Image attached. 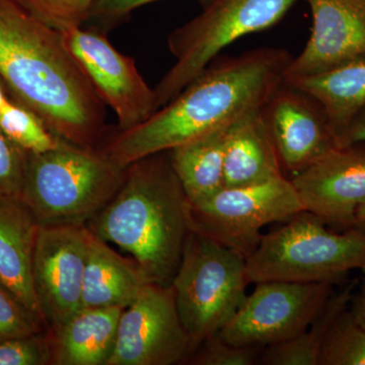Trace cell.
Returning a JSON list of instances; mask_svg holds the SVG:
<instances>
[{"label": "cell", "instance_id": "obj_1", "mask_svg": "<svg viewBox=\"0 0 365 365\" xmlns=\"http://www.w3.org/2000/svg\"><path fill=\"white\" fill-rule=\"evenodd\" d=\"M294 57L262 47L215 58L167 105L133 128L115 127L101 146L120 167L228 128L259 111L284 81Z\"/></svg>", "mask_w": 365, "mask_h": 365}, {"label": "cell", "instance_id": "obj_2", "mask_svg": "<svg viewBox=\"0 0 365 365\" xmlns=\"http://www.w3.org/2000/svg\"><path fill=\"white\" fill-rule=\"evenodd\" d=\"M0 78L59 138L96 146L104 137L107 106L63 34L37 20L16 0H0Z\"/></svg>", "mask_w": 365, "mask_h": 365}, {"label": "cell", "instance_id": "obj_3", "mask_svg": "<svg viewBox=\"0 0 365 365\" xmlns=\"http://www.w3.org/2000/svg\"><path fill=\"white\" fill-rule=\"evenodd\" d=\"M88 230L133 257L150 282L170 287L191 232L190 201L169 151L126 168L121 186Z\"/></svg>", "mask_w": 365, "mask_h": 365}, {"label": "cell", "instance_id": "obj_4", "mask_svg": "<svg viewBox=\"0 0 365 365\" xmlns=\"http://www.w3.org/2000/svg\"><path fill=\"white\" fill-rule=\"evenodd\" d=\"M125 173L97 145L61 140L44 153H26L20 198L40 227H79L111 200Z\"/></svg>", "mask_w": 365, "mask_h": 365}, {"label": "cell", "instance_id": "obj_5", "mask_svg": "<svg viewBox=\"0 0 365 365\" xmlns=\"http://www.w3.org/2000/svg\"><path fill=\"white\" fill-rule=\"evenodd\" d=\"M287 225L262 235L246 259L249 283L263 281L337 282L352 270L365 271V232H335L318 216L302 211Z\"/></svg>", "mask_w": 365, "mask_h": 365}, {"label": "cell", "instance_id": "obj_6", "mask_svg": "<svg viewBox=\"0 0 365 365\" xmlns=\"http://www.w3.org/2000/svg\"><path fill=\"white\" fill-rule=\"evenodd\" d=\"M248 284L242 254L191 230L170 285L193 348L230 323L248 295Z\"/></svg>", "mask_w": 365, "mask_h": 365}, {"label": "cell", "instance_id": "obj_7", "mask_svg": "<svg viewBox=\"0 0 365 365\" xmlns=\"http://www.w3.org/2000/svg\"><path fill=\"white\" fill-rule=\"evenodd\" d=\"M297 0H206L202 11L168 37L175 63L155 88L158 109L167 105L222 50L278 23Z\"/></svg>", "mask_w": 365, "mask_h": 365}, {"label": "cell", "instance_id": "obj_8", "mask_svg": "<svg viewBox=\"0 0 365 365\" xmlns=\"http://www.w3.org/2000/svg\"><path fill=\"white\" fill-rule=\"evenodd\" d=\"M304 210L289 178L283 176L241 187H225L215 195L190 203L191 230L248 258L262 239V230L287 222Z\"/></svg>", "mask_w": 365, "mask_h": 365}, {"label": "cell", "instance_id": "obj_9", "mask_svg": "<svg viewBox=\"0 0 365 365\" xmlns=\"http://www.w3.org/2000/svg\"><path fill=\"white\" fill-rule=\"evenodd\" d=\"M334 292L332 283H256L220 335L237 346H270L292 339L318 316Z\"/></svg>", "mask_w": 365, "mask_h": 365}, {"label": "cell", "instance_id": "obj_10", "mask_svg": "<svg viewBox=\"0 0 365 365\" xmlns=\"http://www.w3.org/2000/svg\"><path fill=\"white\" fill-rule=\"evenodd\" d=\"M62 34L98 97L116 114V128H133L157 111L155 88L141 76L135 59L118 51L107 33L81 26Z\"/></svg>", "mask_w": 365, "mask_h": 365}, {"label": "cell", "instance_id": "obj_11", "mask_svg": "<svg viewBox=\"0 0 365 365\" xmlns=\"http://www.w3.org/2000/svg\"><path fill=\"white\" fill-rule=\"evenodd\" d=\"M193 350L172 285L150 283L122 313L107 365H172Z\"/></svg>", "mask_w": 365, "mask_h": 365}, {"label": "cell", "instance_id": "obj_12", "mask_svg": "<svg viewBox=\"0 0 365 365\" xmlns=\"http://www.w3.org/2000/svg\"><path fill=\"white\" fill-rule=\"evenodd\" d=\"M91 230L40 227L33 260V285L41 314L53 336L83 309V276Z\"/></svg>", "mask_w": 365, "mask_h": 365}, {"label": "cell", "instance_id": "obj_13", "mask_svg": "<svg viewBox=\"0 0 365 365\" xmlns=\"http://www.w3.org/2000/svg\"><path fill=\"white\" fill-rule=\"evenodd\" d=\"M289 179L304 210L349 230L365 202V141L334 148Z\"/></svg>", "mask_w": 365, "mask_h": 365}, {"label": "cell", "instance_id": "obj_14", "mask_svg": "<svg viewBox=\"0 0 365 365\" xmlns=\"http://www.w3.org/2000/svg\"><path fill=\"white\" fill-rule=\"evenodd\" d=\"M261 112L283 170L292 176L339 148L321 106L285 81Z\"/></svg>", "mask_w": 365, "mask_h": 365}, {"label": "cell", "instance_id": "obj_15", "mask_svg": "<svg viewBox=\"0 0 365 365\" xmlns=\"http://www.w3.org/2000/svg\"><path fill=\"white\" fill-rule=\"evenodd\" d=\"M311 35L287 78L314 76L365 57V0H306Z\"/></svg>", "mask_w": 365, "mask_h": 365}, {"label": "cell", "instance_id": "obj_16", "mask_svg": "<svg viewBox=\"0 0 365 365\" xmlns=\"http://www.w3.org/2000/svg\"><path fill=\"white\" fill-rule=\"evenodd\" d=\"M40 227L20 196L0 195V284L43 319L33 285Z\"/></svg>", "mask_w": 365, "mask_h": 365}, {"label": "cell", "instance_id": "obj_17", "mask_svg": "<svg viewBox=\"0 0 365 365\" xmlns=\"http://www.w3.org/2000/svg\"><path fill=\"white\" fill-rule=\"evenodd\" d=\"M261 110L250 113L227 129L225 187L248 186L287 176Z\"/></svg>", "mask_w": 365, "mask_h": 365}, {"label": "cell", "instance_id": "obj_18", "mask_svg": "<svg viewBox=\"0 0 365 365\" xmlns=\"http://www.w3.org/2000/svg\"><path fill=\"white\" fill-rule=\"evenodd\" d=\"M150 283L153 282L135 261L120 256L91 232L83 276V309H126Z\"/></svg>", "mask_w": 365, "mask_h": 365}, {"label": "cell", "instance_id": "obj_19", "mask_svg": "<svg viewBox=\"0 0 365 365\" xmlns=\"http://www.w3.org/2000/svg\"><path fill=\"white\" fill-rule=\"evenodd\" d=\"M124 309H81L53 336V364L107 365L114 351L118 327Z\"/></svg>", "mask_w": 365, "mask_h": 365}, {"label": "cell", "instance_id": "obj_20", "mask_svg": "<svg viewBox=\"0 0 365 365\" xmlns=\"http://www.w3.org/2000/svg\"><path fill=\"white\" fill-rule=\"evenodd\" d=\"M284 81L321 106L338 143L346 127L365 106V57L314 76Z\"/></svg>", "mask_w": 365, "mask_h": 365}, {"label": "cell", "instance_id": "obj_21", "mask_svg": "<svg viewBox=\"0 0 365 365\" xmlns=\"http://www.w3.org/2000/svg\"><path fill=\"white\" fill-rule=\"evenodd\" d=\"M228 128L199 137L169 150L170 163L190 203L199 202L225 188Z\"/></svg>", "mask_w": 365, "mask_h": 365}, {"label": "cell", "instance_id": "obj_22", "mask_svg": "<svg viewBox=\"0 0 365 365\" xmlns=\"http://www.w3.org/2000/svg\"><path fill=\"white\" fill-rule=\"evenodd\" d=\"M356 281L342 292L332 294L318 316L292 339L267 346L262 354L261 364L265 365H318L319 352L331 326L339 314L348 309L354 294Z\"/></svg>", "mask_w": 365, "mask_h": 365}, {"label": "cell", "instance_id": "obj_23", "mask_svg": "<svg viewBox=\"0 0 365 365\" xmlns=\"http://www.w3.org/2000/svg\"><path fill=\"white\" fill-rule=\"evenodd\" d=\"M0 130L28 153H44L57 145L59 138L30 108L14 97L0 109Z\"/></svg>", "mask_w": 365, "mask_h": 365}, {"label": "cell", "instance_id": "obj_24", "mask_svg": "<svg viewBox=\"0 0 365 365\" xmlns=\"http://www.w3.org/2000/svg\"><path fill=\"white\" fill-rule=\"evenodd\" d=\"M318 365H365V330L355 321L349 307L327 334Z\"/></svg>", "mask_w": 365, "mask_h": 365}, {"label": "cell", "instance_id": "obj_25", "mask_svg": "<svg viewBox=\"0 0 365 365\" xmlns=\"http://www.w3.org/2000/svg\"><path fill=\"white\" fill-rule=\"evenodd\" d=\"M29 14L43 24L66 32L81 28L91 20L100 0H16Z\"/></svg>", "mask_w": 365, "mask_h": 365}, {"label": "cell", "instance_id": "obj_26", "mask_svg": "<svg viewBox=\"0 0 365 365\" xmlns=\"http://www.w3.org/2000/svg\"><path fill=\"white\" fill-rule=\"evenodd\" d=\"M45 322L0 284V341L45 332Z\"/></svg>", "mask_w": 365, "mask_h": 365}, {"label": "cell", "instance_id": "obj_27", "mask_svg": "<svg viewBox=\"0 0 365 365\" xmlns=\"http://www.w3.org/2000/svg\"><path fill=\"white\" fill-rule=\"evenodd\" d=\"M54 338L45 332L0 341V365L53 364Z\"/></svg>", "mask_w": 365, "mask_h": 365}, {"label": "cell", "instance_id": "obj_28", "mask_svg": "<svg viewBox=\"0 0 365 365\" xmlns=\"http://www.w3.org/2000/svg\"><path fill=\"white\" fill-rule=\"evenodd\" d=\"M193 360L199 365H253L258 359L259 347L230 344L220 334L203 341Z\"/></svg>", "mask_w": 365, "mask_h": 365}, {"label": "cell", "instance_id": "obj_29", "mask_svg": "<svg viewBox=\"0 0 365 365\" xmlns=\"http://www.w3.org/2000/svg\"><path fill=\"white\" fill-rule=\"evenodd\" d=\"M26 155L0 130V195H21Z\"/></svg>", "mask_w": 365, "mask_h": 365}, {"label": "cell", "instance_id": "obj_30", "mask_svg": "<svg viewBox=\"0 0 365 365\" xmlns=\"http://www.w3.org/2000/svg\"><path fill=\"white\" fill-rule=\"evenodd\" d=\"M160 0H100L93 9L91 20L98 21L101 30L107 33L113 26L126 20L136 9ZM202 6L206 0H196Z\"/></svg>", "mask_w": 365, "mask_h": 365}, {"label": "cell", "instance_id": "obj_31", "mask_svg": "<svg viewBox=\"0 0 365 365\" xmlns=\"http://www.w3.org/2000/svg\"><path fill=\"white\" fill-rule=\"evenodd\" d=\"M365 141V106L351 120L339 138V146Z\"/></svg>", "mask_w": 365, "mask_h": 365}, {"label": "cell", "instance_id": "obj_32", "mask_svg": "<svg viewBox=\"0 0 365 365\" xmlns=\"http://www.w3.org/2000/svg\"><path fill=\"white\" fill-rule=\"evenodd\" d=\"M349 309L355 321L365 330V281L359 288V292L353 294Z\"/></svg>", "mask_w": 365, "mask_h": 365}, {"label": "cell", "instance_id": "obj_33", "mask_svg": "<svg viewBox=\"0 0 365 365\" xmlns=\"http://www.w3.org/2000/svg\"><path fill=\"white\" fill-rule=\"evenodd\" d=\"M353 227L359 228V230H364L365 232V202L359 206L356 213H355Z\"/></svg>", "mask_w": 365, "mask_h": 365}, {"label": "cell", "instance_id": "obj_34", "mask_svg": "<svg viewBox=\"0 0 365 365\" xmlns=\"http://www.w3.org/2000/svg\"><path fill=\"white\" fill-rule=\"evenodd\" d=\"M11 97H13V93L7 88L6 83L0 78V109L11 100Z\"/></svg>", "mask_w": 365, "mask_h": 365}]
</instances>
